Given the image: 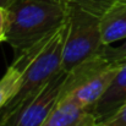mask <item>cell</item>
<instances>
[{
    "instance_id": "obj_1",
    "label": "cell",
    "mask_w": 126,
    "mask_h": 126,
    "mask_svg": "<svg viewBox=\"0 0 126 126\" xmlns=\"http://www.w3.org/2000/svg\"><path fill=\"white\" fill-rule=\"evenodd\" d=\"M7 42L16 53L50 37L67 21V5L55 0H11Z\"/></svg>"
},
{
    "instance_id": "obj_2",
    "label": "cell",
    "mask_w": 126,
    "mask_h": 126,
    "mask_svg": "<svg viewBox=\"0 0 126 126\" xmlns=\"http://www.w3.org/2000/svg\"><path fill=\"white\" fill-rule=\"evenodd\" d=\"M114 0H71L67 4L69 32L61 69L70 72L102 48V16Z\"/></svg>"
},
{
    "instance_id": "obj_3",
    "label": "cell",
    "mask_w": 126,
    "mask_h": 126,
    "mask_svg": "<svg viewBox=\"0 0 126 126\" xmlns=\"http://www.w3.org/2000/svg\"><path fill=\"white\" fill-rule=\"evenodd\" d=\"M67 32L69 18L50 37L31 45L32 54L23 71L20 89L0 111V116L16 110L28 98L36 94L58 71L61 70Z\"/></svg>"
},
{
    "instance_id": "obj_4",
    "label": "cell",
    "mask_w": 126,
    "mask_h": 126,
    "mask_svg": "<svg viewBox=\"0 0 126 126\" xmlns=\"http://www.w3.org/2000/svg\"><path fill=\"white\" fill-rule=\"evenodd\" d=\"M69 72L58 71L42 88L10 114L0 116V126H42L63 98Z\"/></svg>"
},
{
    "instance_id": "obj_5",
    "label": "cell",
    "mask_w": 126,
    "mask_h": 126,
    "mask_svg": "<svg viewBox=\"0 0 126 126\" xmlns=\"http://www.w3.org/2000/svg\"><path fill=\"white\" fill-rule=\"evenodd\" d=\"M126 100V60L121 61V65L114 76L113 81L105 93L92 107L91 111L98 123L105 120L113 113H115Z\"/></svg>"
},
{
    "instance_id": "obj_6",
    "label": "cell",
    "mask_w": 126,
    "mask_h": 126,
    "mask_svg": "<svg viewBox=\"0 0 126 126\" xmlns=\"http://www.w3.org/2000/svg\"><path fill=\"white\" fill-rule=\"evenodd\" d=\"M94 115L89 109H83L63 98L42 126H92L97 124Z\"/></svg>"
},
{
    "instance_id": "obj_7",
    "label": "cell",
    "mask_w": 126,
    "mask_h": 126,
    "mask_svg": "<svg viewBox=\"0 0 126 126\" xmlns=\"http://www.w3.org/2000/svg\"><path fill=\"white\" fill-rule=\"evenodd\" d=\"M103 45L126 39V0H114L100 21Z\"/></svg>"
},
{
    "instance_id": "obj_8",
    "label": "cell",
    "mask_w": 126,
    "mask_h": 126,
    "mask_svg": "<svg viewBox=\"0 0 126 126\" xmlns=\"http://www.w3.org/2000/svg\"><path fill=\"white\" fill-rule=\"evenodd\" d=\"M32 50L31 48L23 49L16 53L14 63L7 67L5 75L0 80V111L7 105V103L16 95L20 89L23 71L30 61Z\"/></svg>"
},
{
    "instance_id": "obj_9",
    "label": "cell",
    "mask_w": 126,
    "mask_h": 126,
    "mask_svg": "<svg viewBox=\"0 0 126 126\" xmlns=\"http://www.w3.org/2000/svg\"><path fill=\"white\" fill-rule=\"evenodd\" d=\"M100 51L108 60L113 63L126 60V39H124L120 45H103Z\"/></svg>"
},
{
    "instance_id": "obj_10",
    "label": "cell",
    "mask_w": 126,
    "mask_h": 126,
    "mask_svg": "<svg viewBox=\"0 0 126 126\" xmlns=\"http://www.w3.org/2000/svg\"><path fill=\"white\" fill-rule=\"evenodd\" d=\"M100 123L105 124L107 126H126V100L115 113H113L110 116Z\"/></svg>"
},
{
    "instance_id": "obj_11",
    "label": "cell",
    "mask_w": 126,
    "mask_h": 126,
    "mask_svg": "<svg viewBox=\"0 0 126 126\" xmlns=\"http://www.w3.org/2000/svg\"><path fill=\"white\" fill-rule=\"evenodd\" d=\"M7 27H9V12L6 6L0 4V43L7 42Z\"/></svg>"
},
{
    "instance_id": "obj_12",
    "label": "cell",
    "mask_w": 126,
    "mask_h": 126,
    "mask_svg": "<svg viewBox=\"0 0 126 126\" xmlns=\"http://www.w3.org/2000/svg\"><path fill=\"white\" fill-rule=\"evenodd\" d=\"M10 1H11V0H10ZM55 1H58V2H60V4H64V5H67L69 1H71V0H55Z\"/></svg>"
},
{
    "instance_id": "obj_13",
    "label": "cell",
    "mask_w": 126,
    "mask_h": 126,
    "mask_svg": "<svg viewBox=\"0 0 126 126\" xmlns=\"http://www.w3.org/2000/svg\"><path fill=\"white\" fill-rule=\"evenodd\" d=\"M9 2H10V0H0V4H1V5H4V6H7V5H9Z\"/></svg>"
},
{
    "instance_id": "obj_14",
    "label": "cell",
    "mask_w": 126,
    "mask_h": 126,
    "mask_svg": "<svg viewBox=\"0 0 126 126\" xmlns=\"http://www.w3.org/2000/svg\"><path fill=\"white\" fill-rule=\"evenodd\" d=\"M92 126H107V125L103 124V123H97V124H94V125H92Z\"/></svg>"
}]
</instances>
